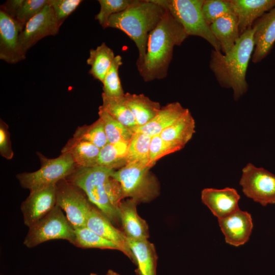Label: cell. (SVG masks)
<instances>
[{
    "label": "cell",
    "mask_w": 275,
    "mask_h": 275,
    "mask_svg": "<svg viewBox=\"0 0 275 275\" xmlns=\"http://www.w3.org/2000/svg\"><path fill=\"white\" fill-rule=\"evenodd\" d=\"M49 2V0H24L15 19L24 26L26 23L38 14Z\"/></svg>",
    "instance_id": "8d00e7d4"
},
{
    "label": "cell",
    "mask_w": 275,
    "mask_h": 275,
    "mask_svg": "<svg viewBox=\"0 0 275 275\" xmlns=\"http://www.w3.org/2000/svg\"><path fill=\"white\" fill-rule=\"evenodd\" d=\"M181 150L164 141L159 135L151 136L149 148V161L154 166L160 158Z\"/></svg>",
    "instance_id": "d590c367"
},
{
    "label": "cell",
    "mask_w": 275,
    "mask_h": 275,
    "mask_svg": "<svg viewBox=\"0 0 275 275\" xmlns=\"http://www.w3.org/2000/svg\"><path fill=\"white\" fill-rule=\"evenodd\" d=\"M187 109L178 102L168 103L161 107L156 116L149 123L136 128L133 133L140 132L151 136L159 135L180 118Z\"/></svg>",
    "instance_id": "44dd1931"
},
{
    "label": "cell",
    "mask_w": 275,
    "mask_h": 275,
    "mask_svg": "<svg viewBox=\"0 0 275 275\" xmlns=\"http://www.w3.org/2000/svg\"><path fill=\"white\" fill-rule=\"evenodd\" d=\"M239 184L247 197L262 206L275 204V175L267 170L248 163L242 169Z\"/></svg>",
    "instance_id": "30bf717a"
},
{
    "label": "cell",
    "mask_w": 275,
    "mask_h": 275,
    "mask_svg": "<svg viewBox=\"0 0 275 275\" xmlns=\"http://www.w3.org/2000/svg\"><path fill=\"white\" fill-rule=\"evenodd\" d=\"M129 142L107 143L100 149L98 160L99 166L115 170L127 164V153Z\"/></svg>",
    "instance_id": "83f0119b"
},
{
    "label": "cell",
    "mask_w": 275,
    "mask_h": 275,
    "mask_svg": "<svg viewBox=\"0 0 275 275\" xmlns=\"http://www.w3.org/2000/svg\"><path fill=\"white\" fill-rule=\"evenodd\" d=\"M115 57L113 50L105 42L96 49H90L87 60V64L91 66L89 73L102 82Z\"/></svg>",
    "instance_id": "484cf974"
},
{
    "label": "cell",
    "mask_w": 275,
    "mask_h": 275,
    "mask_svg": "<svg viewBox=\"0 0 275 275\" xmlns=\"http://www.w3.org/2000/svg\"><path fill=\"white\" fill-rule=\"evenodd\" d=\"M98 109L99 118L103 123L108 143L129 142L133 135V132L114 119L100 106Z\"/></svg>",
    "instance_id": "4dcf8cb0"
},
{
    "label": "cell",
    "mask_w": 275,
    "mask_h": 275,
    "mask_svg": "<svg viewBox=\"0 0 275 275\" xmlns=\"http://www.w3.org/2000/svg\"><path fill=\"white\" fill-rule=\"evenodd\" d=\"M254 29L247 30L240 36L233 48L227 53L212 50L209 67L219 84L231 89L235 100L247 91L246 73L255 47Z\"/></svg>",
    "instance_id": "7a4b0ae2"
},
{
    "label": "cell",
    "mask_w": 275,
    "mask_h": 275,
    "mask_svg": "<svg viewBox=\"0 0 275 275\" xmlns=\"http://www.w3.org/2000/svg\"><path fill=\"white\" fill-rule=\"evenodd\" d=\"M210 28L223 53L229 52L240 37L237 19L233 14L218 18L210 25Z\"/></svg>",
    "instance_id": "7402d4cb"
},
{
    "label": "cell",
    "mask_w": 275,
    "mask_h": 275,
    "mask_svg": "<svg viewBox=\"0 0 275 275\" xmlns=\"http://www.w3.org/2000/svg\"><path fill=\"white\" fill-rule=\"evenodd\" d=\"M167 9L182 25L188 36H196L206 40L217 51L220 44L212 34L203 13L204 0H154Z\"/></svg>",
    "instance_id": "8992f818"
},
{
    "label": "cell",
    "mask_w": 275,
    "mask_h": 275,
    "mask_svg": "<svg viewBox=\"0 0 275 275\" xmlns=\"http://www.w3.org/2000/svg\"><path fill=\"white\" fill-rule=\"evenodd\" d=\"M240 198L237 190L231 187L220 189L206 188L201 192L202 202L218 219L240 209L238 206Z\"/></svg>",
    "instance_id": "2e32d148"
},
{
    "label": "cell",
    "mask_w": 275,
    "mask_h": 275,
    "mask_svg": "<svg viewBox=\"0 0 275 275\" xmlns=\"http://www.w3.org/2000/svg\"><path fill=\"white\" fill-rule=\"evenodd\" d=\"M100 149L92 143L72 137L63 148L61 153L69 154L76 166L91 168L98 166Z\"/></svg>",
    "instance_id": "603a6c76"
},
{
    "label": "cell",
    "mask_w": 275,
    "mask_h": 275,
    "mask_svg": "<svg viewBox=\"0 0 275 275\" xmlns=\"http://www.w3.org/2000/svg\"><path fill=\"white\" fill-rule=\"evenodd\" d=\"M218 224L226 243L239 246L247 242L252 232L253 223L251 215L240 209L220 219Z\"/></svg>",
    "instance_id": "5bb4252c"
},
{
    "label": "cell",
    "mask_w": 275,
    "mask_h": 275,
    "mask_svg": "<svg viewBox=\"0 0 275 275\" xmlns=\"http://www.w3.org/2000/svg\"><path fill=\"white\" fill-rule=\"evenodd\" d=\"M72 244L82 249L120 251L114 242L102 237L87 226L74 229V238Z\"/></svg>",
    "instance_id": "f1b7e54d"
},
{
    "label": "cell",
    "mask_w": 275,
    "mask_h": 275,
    "mask_svg": "<svg viewBox=\"0 0 275 275\" xmlns=\"http://www.w3.org/2000/svg\"><path fill=\"white\" fill-rule=\"evenodd\" d=\"M74 238V229L57 205L35 225L29 228L23 243L32 248L45 241L65 239L71 244Z\"/></svg>",
    "instance_id": "ba28073f"
},
{
    "label": "cell",
    "mask_w": 275,
    "mask_h": 275,
    "mask_svg": "<svg viewBox=\"0 0 275 275\" xmlns=\"http://www.w3.org/2000/svg\"><path fill=\"white\" fill-rule=\"evenodd\" d=\"M151 136L140 132L133 133L127 153V164L139 163L152 166L149 161V148Z\"/></svg>",
    "instance_id": "f546056e"
},
{
    "label": "cell",
    "mask_w": 275,
    "mask_h": 275,
    "mask_svg": "<svg viewBox=\"0 0 275 275\" xmlns=\"http://www.w3.org/2000/svg\"><path fill=\"white\" fill-rule=\"evenodd\" d=\"M90 275H97L96 273H91Z\"/></svg>",
    "instance_id": "b9f144b4"
},
{
    "label": "cell",
    "mask_w": 275,
    "mask_h": 275,
    "mask_svg": "<svg viewBox=\"0 0 275 275\" xmlns=\"http://www.w3.org/2000/svg\"><path fill=\"white\" fill-rule=\"evenodd\" d=\"M23 26L0 10V59L9 64H16L25 59L19 40Z\"/></svg>",
    "instance_id": "7c38bea8"
},
{
    "label": "cell",
    "mask_w": 275,
    "mask_h": 275,
    "mask_svg": "<svg viewBox=\"0 0 275 275\" xmlns=\"http://www.w3.org/2000/svg\"><path fill=\"white\" fill-rule=\"evenodd\" d=\"M0 154L2 157L8 160L11 159L14 155L8 126L1 119L0 121Z\"/></svg>",
    "instance_id": "f35d334b"
},
{
    "label": "cell",
    "mask_w": 275,
    "mask_h": 275,
    "mask_svg": "<svg viewBox=\"0 0 275 275\" xmlns=\"http://www.w3.org/2000/svg\"><path fill=\"white\" fill-rule=\"evenodd\" d=\"M122 59L117 55L113 59L102 81V94L109 97H122L125 93L119 76V68L122 64Z\"/></svg>",
    "instance_id": "d6a6232c"
},
{
    "label": "cell",
    "mask_w": 275,
    "mask_h": 275,
    "mask_svg": "<svg viewBox=\"0 0 275 275\" xmlns=\"http://www.w3.org/2000/svg\"><path fill=\"white\" fill-rule=\"evenodd\" d=\"M60 26L52 7L48 4L26 23L21 31L19 40L24 51L26 53L43 38L57 35Z\"/></svg>",
    "instance_id": "8fae6325"
},
{
    "label": "cell",
    "mask_w": 275,
    "mask_h": 275,
    "mask_svg": "<svg viewBox=\"0 0 275 275\" xmlns=\"http://www.w3.org/2000/svg\"><path fill=\"white\" fill-rule=\"evenodd\" d=\"M124 99L133 115L138 127L149 123L156 116L161 107L158 102L151 100L143 94L127 92L124 95Z\"/></svg>",
    "instance_id": "d4e9b609"
},
{
    "label": "cell",
    "mask_w": 275,
    "mask_h": 275,
    "mask_svg": "<svg viewBox=\"0 0 275 275\" xmlns=\"http://www.w3.org/2000/svg\"><path fill=\"white\" fill-rule=\"evenodd\" d=\"M86 226L102 237L114 242L119 246L120 251L135 264V258L129 247L127 238L124 233L115 227L97 208L92 207Z\"/></svg>",
    "instance_id": "e0dca14e"
},
{
    "label": "cell",
    "mask_w": 275,
    "mask_h": 275,
    "mask_svg": "<svg viewBox=\"0 0 275 275\" xmlns=\"http://www.w3.org/2000/svg\"><path fill=\"white\" fill-rule=\"evenodd\" d=\"M202 10L203 16L209 25L221 16L234 14L230 0H204Z\"/></svg>",
    "instance_id": "e575fe53"
},
{
    "label": "cell",
    "mask_w": 275,
    "mask_h": 275,
    "mask_svg": "<svg viewBox=\"0 0 275 275\" xmlns=\"http://www.w3.org/2000/svg\"><path fill=\"white\" fill-rule=\"evenodd\" d=\"M73 137L89 142L100 149L108 143L103 123L99 118L91 125L78 127Z\"/></svg>",
    "instance_id": "1f68e13d"
},
{
    "label": "cell",
    "mask_w": 275,
    "mask_h": 275,
    "mask_svg": "<svg viewBox=\"0 0 275 275\" xmlns=\"http://www.w3.org/2000/svg\"><path fill=\"white\" fill-rule=\"evenodd\" d=\"M115 170L96 166L91 168L76 167L66 179L80 188L93 204L114 223L120 221L118 209L115 207L107 196L106 183Z\"/></svg>",
    "instance_id": "277c9868"
},
{
    "label": "cell",
    "mask_w": 275,
    "mask_h": 275,
    "mask_svg": "<svg viewBox=\"0 0 275 275\" xmlns=\"http://www.w3.org/2000/svg\"><path fill=\"white\" fill-rule=\"evenodd\" d=\"M105 275H120V274L112 269H109Z\"/></svg>",
    "instance_id": "60d3db41"
},
{
    "label": "cell",
    "mask_w": 275,
    "mask_h": 275,
    "mask_svg": "<svg viewBox=\"0 0 275 275\" xmlns=\"http://www.w3.org/2000/svg\"><path fill=\"white\" fill-rule=\"evenodd\" d=\"M252 28L255 47L251 60L258 63L267 56L275 42V6L258 18Z\"/></svg>",
    "instance_id": "9a60e30c"
},
{
    "label": "cell",
    "mask_w": 275,
    "mask_h": 275,
    "mask_svg": "<svg viewBox=\"0 0 275 275\" xmlns=\"http://www.w3.org/2000/svg\"><path fill=\"white\" fill-rule=\"evenodd\" d=\"M129 247L135 259L136 275H156L158 256L153 243L147 239L127 238Z\"/></svg>",
    "instance_id": "ffe728a7"
},
{
    "label": "cell",
    "mask_w": 275,
    "mask_h": 275,
    "mask_svg": "<svg viewBox=\"0 0 275 275\" xmlns=\"http://www.w3.org/2000/svg\"><path fill=\"white\" fill-rule=\"evenodd\" d=\"M188 36L182 25L165 9L158 24L149 34L144 62L138 69L145 81L167 76L174 47L180 45Z\"/></svg>",
    "instance_id": "6da1fadb"
},
{
    "label": "cell",
    "mask_w": 275,
    "mask_h": 275,
    "mask_svg": "<svg viewBox=\"0 0 275 275\" xmlns=\"http://www.w3.org/2000/svg\"><path fill=\"white\" fill-rule=\"evenodd\" d=\"M195 121L187 109L175 122L164 130L159 135L164 141L182 149L195 132Z\"/></svg>",
    "instance_id": "cb8c5ba5"
},
{
    "label": "cell",
    "mask_w": 275,
    "mask_h": 275,
    "mask_svg": "<svg viewBox=\"0 0 275 275\" xmlns=\"http://www.w3.org/2000/svg\"><path fill=\"white\" fill-rule=\"evenodd\" d=\"M102 104L101 107L133 133L138 127L132 113L127 106L124 96L109 97L102 94Z\"/></svg>",
    "instance_id": "4316f807"
},
{
    "label": "cell",
    "mask_w": 275,
    "mask_h": 275,
    "mask_svg": "<svg viewBox=\"0 0 275 275\" xmlns=\"http://www.w3.org/2000/svg\"><path fill=\"white\" fill-rule=\"evenodd\" d=\"M151 166L139 163H127L112 177L120 184L123 198L129 197L137 202L148 203L159 194L157 179L150 170Z\"/></svg>",
    "instance_id": "5b68a950"
},
{
    "label": "cell",
    "mask_w": 275,
    "mask_h": 275,
    "mask_svg": "<svg viewBox=\"0 0 275 275\" xmlns=\"http://www.w3.org/2000/svg\"><path fill=\"white\" fill-rule=\"evenodd\" d=\"M24 0H8L1 6V10L15 19Z\"/></svg>",
    "instance_id": "ab89813d"
},
{
    "label": "cell",
    "mask_w": 275,
    "mask_h": 275,
    "mask_svg": "<svg viewBox=\"0 0 275 275\" xmlns=\"http://www.w3.org/2000/svg\"><path fill=\"white\" fill-rule=\"evenodd\" d=\"M37 155L41 163L39 170L16 175L21 186L30 192L56 185L68 178L76 167L71 156L66 153H61L54 158H47L40 152Z\"/></svg>",
    "instance_id": "52a82bcc"
},
{
    "label": "cell",
    "mask_w": 275,
    "mask_h": 275,
    "mask_svg": "<svg viewBox=\"0 0 275 275\" xmlns=\"http://www.w3.org/2000/svg\"><path fill=\"white\" fill-rule=\"evenodd\" d=\"M138 204L132 199L121 202L119 207V216L122 231L128 239H147L149 227L146 221L138 213Z\"/></svg>",
    "instance_id": "d6986e66"
},
{
    "label": "cell",
    "mask_w": 275,
    "mask_h": 275,
    "mask_svg": "<svg viewBox=\"0 0 275 275\" xmlns=\"http://www.w3.org/2000/svg\"><path fill=\"white\" fill-rule=\"evenodd\" d=\"M98 2L100 8L95 19L104 29L108 28V20L112 15L125 10L134 0H99Z\"/></svg>",
    "instance_id": "836d02e7"
},
{
    "label": "cell",
    "mask_w": 275,
    "mask_h": 275,
    "mask_svg": "<svg viewBox=\"0 0 275 275\" xmlns=\"http://www.w3.org/2000/svg\"><path fill=\"white\" fill-rule=\"evenodd\" d=\"M164 11L154 0H134L125 10L109 18L108 28L121 30L134 42L139 52L138 70L144 62L149 34L158 24Z\"/></svg>",
    "instance_id": "3957f363"
},
{
    "label": "cell",
    "mask_w": 275,
    "mask_h": 275,
    "mask_svg": "<svg viewBox=\"0 0 275 275\" xmlns=\"http://www.w3.org/2000/svg\"><path fill=\"white\" fill-rule=\"evenodd\" d=\"M56 185L33 191L21 205L24 224L30 228L56 205Z\"/></svg>",
    "instance_id": "4fadbf2b"
},
{
    "label": "cell",
    "mask_w": 275,
    "mask_h": 275,
    "mask_svg": "<svg viewBox=\"0 0 275 275\" xmlns=\"http://www.w3.org/2000/svg\"><path fill=\"white\" fill-rule=\"evenodd\" d=\"M81 0H49L56 18L61 25L65 20L79 6Z\"/></svg>",
    "instance_id": "74e56055"
},
{
    "label": "cell",
    "mask_w": 275,
    "mask_h": 275,
    "mask_svg": "<svg viewBox=\"0 0 275 275\" xmlns=\"http://www.w3.org/2000/svg\"><path fill=\"white\" fill-rule=\"evenodd\" d=\"M56 187V205L64 211L73 228L86 226L93 206L85 193L67 179L59 181Z\"/></svg>",
    "instance_id": "9c48e42d"
},
{
    "label": "cell",
    "mask_w": 275,
    "mask_h": 275,
    "mask_svg": "<svg viewBox=\"0 0 275 275\" xmlns=\"http://www.w3.org/2000/svg\"><path fill=\"white\" fill-rule=\"evenodd\" d=\"M236 16L240 36L275 6V0H230Z\"/></svg>",
    "instance_id": "ac0fdd59"
}]
</instances>
